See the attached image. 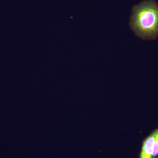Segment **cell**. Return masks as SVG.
<instances>
[{
	"label": "cell",
	"mask_w": 158,
	"mask_h": 158,
	"mask_svg": "<svg viewBox=\"0 0 158 158\" xmlns=\"http://www.w3.org/2000/svg\"><path fill=\"white\" fill-rule=\"evenodd\" d=\"M155 133L154 144L153 150L152 155V158H157L158 157V129L154 131Z\"/></svg>",
	"instance_id": "3957f363"
},
{
	"label": "cell",
	"mask_w": 158,
	"mask_h": 158,
	"mask_svg": "<svg viewBox=\"0 0 158 158\" xmlns=\"http://www.w3.org/2000/svg\"><path fill=\"white\" fill-rule=\"evenodd\" d=\"M155 133L153 131L143 142L140 158H152V155L153 150Z\"/></svg>",
	"instance_id": "7a4b0ae2"
},
{
	"label": "cell",
	"mask_w": 158,
	"mask_h": 158,
	"mask_svg": "<svg viewBox=\"0 0 158 158\" xmlns=\"http://www.w3.org/2000/svg\"><path fill=\"white\" fill-rule=\"evenodd\" d=\"M130 26L136 35L144 40L158 36V5L153 0H145L134 6Z\"/></svg>",
	"instance_id": "6da1fadb"
}]
</instances>
